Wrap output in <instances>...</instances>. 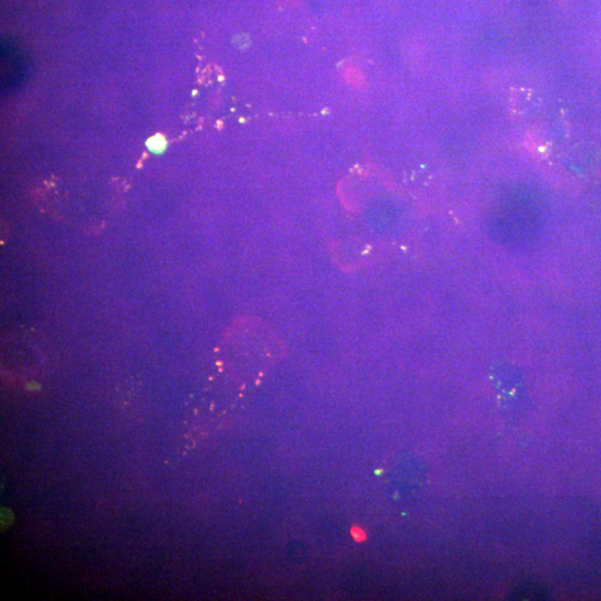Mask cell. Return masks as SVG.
<instances>
[{"label":"cell","instance_id":"6da1fadb","mask_svg":"<svg viewBox=\"0 0 601 601\" xmlns=\"http://www.w3.org/2000/svg\"><path fill=\"white\" fill-rule=\"evenodd\" d=\"M345 77L347 78V80H350L353 85H360V84L362 83V76H361L360 72H358V70H354V68L347 70V76H345Z\"/></svg>","mask_w":601,"mask_h":601},{"label":"cell","instance_id":"7a4b0ae2","mask_svg":"<svg viewBox=\"0 0 601 601\" xmlns=\"http://www.w3.org/2000/svg\"><path fill=\"white\" fill-rule=\"evenodd\" d=\"M351 534H352V538L356 540V543H363L364 540L366 539V531L361 526H353L352 530H351Z\"/></svg>","mask_w":601,"mask_h":601}]
</instances>
